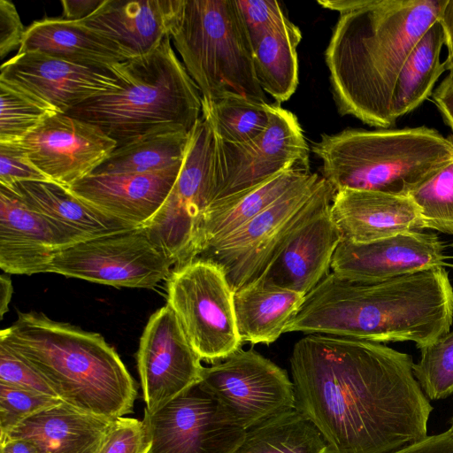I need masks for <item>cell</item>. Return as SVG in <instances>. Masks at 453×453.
Wrapping results in <instances>:
<instances>
[{
    "instance_id": "cell-1",
    "label": "cell",
    "mask_w": 453,
    "mask_h": 453,
    "mask_svg": "<svg viewBox=\"0 0 453 453\" xmlns=\"http://www.w3.org/2000/svg\"><path fill=\"white\" fill-rule=\"evenodd\" d=\"M412 357L379 342L312 334L290 357L296 409L330 453H392L425 440L433 406Z\"/></svg>"
},
{
    "instance_id": "cell-2",
    "label": "cell",
    "mask_w": 453,
    "mask_h": 453,
    "mask_svg": "<svg viewBox=\"0 0 453 453\" xmlns=\"http://www.w3.org/2000/svg\"><path fill=\"white\" fill-rule=\"evenodd\" d=\"M452 322L453 288L442 266L374 282L330 273L304 296L285 333L413 342L421 349L449 332Z\"/></svg>"
},
{
    "instance_id": "cell-3",
    "label": "cell",
    "mask_w": 453,
    "mask_h": 453,
    "mask_svg": "<svg viewBox=\"0 0 453 453\" xmlns=\"http://www.w3.org/2000/svg\"><path fill=\"white\" fill-rule=\"evenodd\" d=\"M446 0H361L340 13L325 60L338 111L386 129L395 85L410 52Z\"/></svg>"
},
{
    "instance_id": "cell-4",
    "label": "cell",
    "mask_w": 453,
    "mask_h": 453,
    "mask_svg": "<svg viewBox=\"0 0 453 453\" xmlns=\"http://www.w3.org/2000/svg\"><path fill=\"white\" fill-rule=\"evenodd\" d=\"M0 341L27 361L65 403L113 419L134 408L135 381L104 337L50 319L43 313H19L0 332Z\"/></svg>"
},
{
    "instance_id": "cell-5",
    "label": "cell",
    "mask_w": 453,
    "mask_h": 453,
    "mask_svg": "<svg viewBox=\"0 0 453 453\" xmlns=\"http://www.w3.org/2000/svg\"><path fill=\"white\" fill-rule=\"evenodd\" d=\"M171 42L168 36L150 53L110 67L119 88L66 114L97 127L117 147L154 133L190 132L202 114V96Z\"/></svg>"
},
{
    "instance_id": "cell-6",
    "label": "cell",
    "mask_w": 453,
    "mask_h": 453,
    "mask_svg": "<svg viewBox=\"0 0 453 453\" xmlns=\"http://www.w3.org/2000/svg\"><path fill=\"white\" fill-rule=\"evenodd\" d=\"M323 178L336 191L409 195L453 162V137L426 127L323 134L312 143Z\"/></svg>"
},
{
    "instance_id": "cell-7",
    "label": "cell",
    "mask_w": 453,
    "mask_h": 453,
    "mask_svg": "<svg viewBox=\"0 0 453 453\" xmlns=\"http://www.w3.org/2000/svg\"><path fill=\"white\" fill-rule=\"evenodd\" d=\"M171 40L202 100L267 103L236 0H184Z\"/></svg>"
},
{
    "instance_id": "cell-8",
    "label": "cell",
    "mask_w": 453,
    "mask_h": 453,
    "mask_svg": "<svg viewBox=\"0 0 453 453\" xmlns=\"http://www.w3.org/2000/svg\"><path fill=\"white\" fill-rule=\"evenodd\" d=\"M335 190L311 173L274 203L223 240L211 244L197 258L211 260L225 273L234 293L258 280L293 234Z\"/></svg>"
},
{
    "instance_id": "cell-9",
    "label": "cell",
    "mask_w": 453,
    "mask_h": 453,
    "mask_svg": "<svg viewBox=\"0 0 453 453\" xmlns=\"http://www.w3.org/2000/svg\"><path fill=\"white\" fill-rule=\"evenodd\" d=\"M215 137L202 116L190 131L187 152L166 200L144 227L174 268L198 257L203 216L215 195Z\"/></svg>"
},
{
    "instance_id": "cell-10",
    "label": "cell",
    "mask_w": 453,
    "mask_h": 453,
    "mask_svg": "<svg viewBox=\"0 0 453 453\" xmlns=\"http://www.w3.org/2000/svg\"><path fill=\"white\" fill-rule=\"evenodd\" d=\"M166 297L202 360H223L241 349L234 291L218 265L196 258L173 268L166 280Z\"/></svg>"
},
{
    "instance_id": "cell-11",
    "label": "cell",
    "mask_w": 453,
    "mask_h": 453,
    "mask_svg": "<svg viewBox=\"0 0 453 453\" xmlns=\"http://www.w3.org/2000/svg\"><path fill=\"white\" fill-rule=\"evenodd\" d=\"M172 261L142 226L62 249L49 273L114 288H153L171 274Z\"/></svg>"
},
{
    "instance_id": "cell-12",
    "label": "cell",
    "mask_w": 453,
    "mask_h": 453,
    "mask_svg": "<svg viewBox=\"0 0 453 453\" xmlns=\"http://www.w3.org/2000/svg\"><path fill=\"white\" fill-rule=\"evenodd\" d=\"M291 169L310 171L309 146L296 116L273 104L267 128L256 138L243 143H227L215 137L212 203Z\"/></svg>"
},
{
    "instance_id": "cell-13",
    "label": "cell",
    "mask_w": 453,
    "mask_h": 453,
    "mask_svg": "<svg viewBox=\"0 0 453 453\" xmlns=\"http://www.w3.org/2000/svg\"><path fill=\"white\" fill-rule=\"evenodd\" d=\"M199 383L246 429L296 409L288 372L251 349L203 367Z\"/></svg>"
},
{
    "instance_id": "cell-14",
    "label": "cell",
    "mask_w": 453,
    "mask_h": 453,
    "mask_svg": "<svg viewBox=\"0 0 453 453\" xmlns=\"http://www.w3.org/2000/svg\"><path fill=\"white\" fill-rule=\"evenodd\" d=\"M143 421L149 453H234L247 429L197 383L153 411Z\"/></svg>"
},
{
    "instance_id": "cell-15",
    "label": "cell",
    "mask_w": 453,
    "mask_h": 453,
    "mask_svg": "<svg viewBox=\"0 0 453 453\" xmlns=\"http://www.w3.org/2000/svg\"><path fill=\"white\" fill-rule=\"evenodd\" d=\"M136 359L148 411L199 383L204 367L168 304L150 317L140 338Z\"/></svg>"
},
{
    "instance_id": "cell-16",
    "label": "cell",
    "mask_w": 453,
    "mask_h": 453,
    "mask_svg": "<svg viewBox=\"0 0 453 453\" xmlns=\"http://www.w3.org/2000/svg\"><path fill=\"white\" fill-rule=\"evenodd\" d=\"M16 142L42 173L67 188L92 174L117 147L97 127L61 112Z\"/></svg>"
},
{
    "instance_id": "cell-17",
    "label": "cell",
    "mask_w": 453,
    "mask_h": 453,
    "mask_svg": "<svg viewBox=\"0 0 453 453\" xmlns=\"http://www.w3.org/2000/svg\"><path fill=\"white\" fill-rule=\"evenodd\" d=\"M0 71V81L62 113L119 88L110 70L77 65L39 51L17 52L2 64Z\"/></svg>"
},
{
    "instance_id": "cell-18",
    "label": "cell",
    "mask_w": 453,
    "mask_h": 453,
    "mask_svg": "<svg viewBox=\"0 0 453 453\" xmlns=\"http://www.w3.org/2000/svg\"><path fill=\"white\" fill-rule=\"evenodd\" d=\"M444 245L435 234L413 231L355 243L342 240L331 269L350 280L381 281L445 265Z\"/></svg>"
},
{
    "instance_id": "cell-19",
    "label": "cell",
    "mask_w": 453,
    "mask_h": 453,
    "mask_svg": "<svg viewBox=\"0 0 453 453\" xmlns=\"http://www.w3.org/2000/svg\"><path fill=\"white\" fill-rule=\"evenodd\" d=\"M181 165L146 173L90 174L68 189L112 218L143 226L166 200Z\"/></svg>"
},
{
    "instance_id": "cell-20",
    "label": "cell",
    "mask_w": 453,
    "mask_h": 453,
    "mask_svg": "<svg viewBox=\"0 0 453 453\" xmlns=\"http://www.w3.org/2000/svg\"><path fill=\"white\" fill-rule=\"evenodd\" d=\"M332 201L322 204L293 234L259 279L306 296L329 273L342 240L331 217Z\"/></svg>"
},
{
    "instance_id": "cell-21",
    "label": "cell",
    "mask_w": 453,
    "mask_h": 453,
    "mask_svg": "<svg viewBox=\"0 0 453 453\" xmlns=\"http://www.w3.org/2000/svg\"><path fill=\"white\" fill-rule=\"evenodd\" d=\"M66 247L49 220L0 185V268L5 273H49L55 255Z\"/></svg>"
},
{
    "instance_id": "cell-22",
    "label": "cell",
    "mask_w": 453,
    "mask_h": 453,
    "mask_svg": "<svg viewBox=\"0 0 453 453\" xmlns=\"http://www.w3.org/2000/svg\"><path fill=\"white\" fill-rule=\"evenodd\" d=\"M183 4L184 0H104L78 22L135 58L150 53L171 36Z\"/></svg>"
},
{
    "instance_id": "cell-23",
    "label": "cell",
    "mask_w": 453,
    "mask_h": 453,
    "mask_svg": "<svg viewBox=\"0 0 453 453\" xmlns=\"http://www.w3.org/2000/svg\"><path fill=\"white\" fill-rule=\"evenodd\" d=\"M330 213L342 240L355 243L424 229L419 208L410 196L341 189L334 196Z\"/></svg>"
},
{
    "instance_id": "cell-24",
    "label": "cell",
    "mask_w": 453,
    "mask_h": 453,
    "mask_svg": "<svg viewBox=\"0 0 453 453\" xmlns=\"http://www.w3.org/2000/svg\"><path fill=\"white\" fill-rule=\"evenodd\" d=\"M8 188L13 189L29 208L49 220L67 247L134 228L102 212L54 181H20Z\"/></svg>"
},
{
    "instance_id": "cell-25",
    "label": "cell",
    "mask_w": 453,
    "mask_h": 453,
    "mask_svg": "<svg viewBox=\"0 0 453 453\" xmlns=\"http://www.w3.org/2000/svg\"><path fill=\"white\" fill-rule=\"evenodd\" d=\"M26 51H39L77 65L107 70L132 58L115 42L78 21L62 17H46L26 27L18 52Z\"/></svg>"
},
{
    "instance_id": "cell-26",
    "label": "cell",
    "mask_w": 453,
    "mask_h": 453,
    "mask_svg": "<svg viewBox=\"0 0 453 453\" xmlns=\"http://www.w3.org/2000/svg\"><path fill=\"white\" fill-rule=\"evenodd\" d=\"M111 420L61 402L28 417L0 438L28 440L38 453H98Z\"/></svg>"
},
{
    "instance_id": "cell-27",
    "label": "cell",
    "mask_w": 453,
    "mask_h": 453,
    "mask_svg": "<svg viewBox=\"0 0 453 453\" xmlns=\"http://www.w3.org/2000/svg\"><path fill=\"white\" fill-rule=\"evenodd\" d=\"M304 296L261 279L236 290L234 305L241 340L254 344L275 342L285 333Z\"/></svg>"
},
{
    "instance_id": "cell-28",
    "label": "cell",
    "mask_w": 453,
    "mask_h": 453,
    "mask_svg": "<svg viewBox=\"0 0 453 453\" xmlns=\"http://www.w3.org/2000/svg\"><path fill=\"white\" fill-rule=\"evenodd\" d=\"M311 173L302 169L288 170L250 189L212 203L203 216L198 257L211 244L223 240L264 211Z\"/></svg>"
},
{
    "instance_id": "cell-29",
    "label": "cell",
    "mask_w": 453,
    "mask_h": 453,
    "mask_svg": "<svg viewBox=\"0 0 453 453\" xmlns=\"http://www.w3.org/2000/svg\"><path fill=\"white\" fill-rule=\"evenodd\" d=\"M443 31L437 19L417 42L398 74L391 103L394 119L415 110L433 94L445 71L441 63Z\"/></svg>"
},
{
    "instance_id": "cell-30",
    "label": "cell",
    "mask_w": 453,
    "mask_h": 453,
    "mask_svg": "<svg viewBox=\"0 0 453 453\" xmlns=\"http://www.w3.org/2000/svg\"><path fill=\"white\" fill-rule=\"evenodd\" d=\"M301 40L299 27L287 19L253 46L258 83L279 104L288 101L298 86L296 48Z\"/></svg>"
},
{
    "instance_id": "cell-31",
    "label": "cell",
    "mask_w": 453,
    "mask_h": 453,
    "mask_svg": "<svg viewBox=\"0 0 453 453\" xmlns=\"http://www.w3.org/2000/svg\"><path fill=\"white\" fill-rule=\"evenodd\" d=\"M190 132L165 131L116 147L92 174L146 173L183 163Z\"/></svg>"
},
{
    "instance_id": "cell-32",
    "label": "cell",
    "mask_w": 453,
    "mask_h": 453,
    "mask_svg": "<svg viewBox=\"0 0 453 453\" xmlns=\"http://www.w3.org/2000/svg\"><path fill=\"white\" fill-rule=\"evenodd\" d=\"M234 453H330L314 424L296 409L247 429Z\"/></svg>"
},
{
    "instance_id": "cell-33",
    "label": "cell",
    "mask_w": 453,
    "mask_h": 453,
    "mask_svg": "<svg viewBox=\"0 0 453 453\" xmlns=\"http://www.w3.org/2000/svg\"><path fill=\"white\" fill-rule=\"evenodd\" d=\"M271 104L226 97L202 100V117L212 128L215 137L227 143H243L260 135L270 122Z\"/></svg>"
},
{
    "instance_id": "cell-34",
    "label": "cell",
    "mask_w": 453,
    "mask_h": 453,
    "mask_svg": "<svg viewBox=\"0 0 453 453\" xmlns=\"http://www.w3.org/2000/svg\"><path fill=\"white\" fill-rule=\"evenodd\" d=\"M58 112L49 104L0 81V142L21 140Z\"/></svg>"
},
{
    "instance_id": "cell-35",
    "label": "cell",
    "mask_w": 453,
    "mask_h": 453,
    "mask_svg": "<svg viewBox=\"0 0 453 453\" xmlns=\"http://www.w3.org/2000/svg\"><path fill=\"white\" fill-rule=\"evenodd\" d=\"M420 349L413 364V374L429 400H441L453 394V331Z\"/></svg>"
},
{
    "instance_id": "cell-36",
    "label": "cell",
    "mask_w": 453,
    "mask_h": 453,
    "mask_svg": "<svg viewBox=\"0 0 453 453\" xmlns=\"http://www.w3.org/2000/svg\"><path fill=\"white\" fill-rule=\"evenodd\" d=\"M424 228L453 235V162L413 190Z\"/></svg>"
},
{
    "instance_id": "cell-37",
    "label": "cell",
    "mask_w": 453,
    "mask_h": 453,
    "mask_svg": "<svg viewBox=\"0 0 453 453\" xmlns=\"http://www.w3.org/2000/svg\"><path fill=\"white\" fill-rule=\"evenodd\" d=\"M61 402L58 397L0 382V435L8 434L28 417Z\"/></svg>"
},
{
    "instance_id": "cell-38",
    "label": "cell",
    "mask_w": 453,
    "mask_h": 453,
    "mask_svg": "<svg viewBox=\"0 0 453 453\" xmlns=\"http://www.w3.org/2000/svg\"><path fill=\"white\" fill-rule=\"evenodd\" d=\"M150 446L143 420L118 417L111 420L98 453H149Z\"/></svg>"
},
{
    "instance_id": "cell-39",
    "label": "cell",
    "mask_w": 453,
    "mask_h": 453,
    "mask_svg": "<svg viewBox=\"0 0 453 453\" xmlns=\"http://www.w3.org/2000/svg\"><path fill=\"white\" fill-rule=\"evenodd\" d=\"M236 3L252 47L288 19L275 0H236Z\"/></svg>"
},
{
    "instance_id": "cell-40",
    "label": "cell",
    "mask_w": 453,
    "mask_h": 453,
    "mask_svg": "<svg viewBox=\"0 0 453 453\" xmlns=\"http://www.w3.org/2000/svg\"><path fill=\"white\" fill-rule=\"evenodd\" d=\"M0 382L58 397L47 381L2 341H0Z\"/></svg>"
},
{
    "instance_id": "cell-41",
    "label": "cell",
    "mask_w": 453,
    "mask_h": 453,
    "mask_svg": "<svg viewBox=\"0 0 453 453\" xmlns=\"http://www.w3.org/2000/svg\"><path fill=\"white\" fill-rule=\"evenodd\" d=\"M50 180L17 142H0V185L12 187L20 181Z\"/></svg>"
},
{
    "instance_id": "cell-42",
    "label": "cell",
    "mask_w": 453,
    "mask_h": 453,
    "mask_svg": "<svg viewBox=\"0 0 453 453\" xmlns=\"http://www.w3.org/2000/svg\"><path fill=\"white\" fill-rule=\"evenodd\" d=\"M26 27L23 26L14 4L0 0V58L3 59L20 48Z\"/></svg>"
},
{
    "instance_id": "cell-43",
    "label": "cell",
    "mask_w": 453,
    "mask_h": 453,
    "mask_svg": "<svg viewBox=\"0 0 453 453\" xmlns=\"http://www.w3.org/2000/svg\"><path fill=\"white\" fill-rule=\"evenodd\" d=\"M392 453H453V439L444 432Z\"/></svg>"
},
{
    "instance_id": "cell-44",
    "label": "cell",
    "mask_w": 453,
    "mask_h": 453,
    "mask_svg": "<svg viewBox=\"0 0 453 453\" xmlns=\"http://www.w3.org/2000/svg\"><path fill=\"white\" fill-rule=\"evenodd\" d=\"M104 0H62V18L67 20H81L92 14Z\"/></svg>"
},
{
    "instance_id": "cell-45",
    "label": "cell",
    "mask_w": 453,
    "mask_h": 453,
    "mask_svg": "<svg viewBox=\"0 0 453 453\" xmlns=\"http://www.w3.org/2000/svg\"><path fill=\"white\" fill-rule=\"evenodd\" d=\"M432 97L445 122L453 131V86L439 87L433 91Z\"/></svg>"
},
{
    "instance_id": "cell-46",
    "label": "cell",
    "mask_w": 453,
    "mask_h": 453,
    "mask_svg": "<svg viewBox=\"0 0 453 453\" xmlns=\"http://www.w3.org/2000/svg\"><path fill=\"white\" fill-rule=\"evenodd\" d=\"M439 22L443 31L444 44L447 46L449 54H451L453 53V0H446Z\"/></svg>"
},
{
    "instance_id": "cell-47",
    "label": "cell",
    "mask_w": 453,
    "mask_h": 453,
    "mask_svg": "<svg viewBox=\"0 0 453 453\" xmlns=\"http://www.w3.org/2000/svg\"><path fill=\"white\" fill-rule=\"evenodd\" d=\"M0 453H38L35 445L23 438H0Z\"/></svg>"
},
{
    "instance_id": "cell-48",
    "label": "cell",
    "mask_w": 453,
    "mask_h": 453,
    "mask_svg": "<svg viewBox=\"0 0 453 453\" xmlns=\"http://www.w3.org/2000/svg\"><path fill=\"white\" fill-rule=\"evenodd\" d=\"M8 273L0 276V318L2 319L8 311V306L13 293V287Z\"/></svg>"
},
{
    "instance_id": "cell-49",
    "label": "cell",
    "mask_w": 453,
    "mask_h": 453,
    "mask_svg": "<svg viewBox=\"0 0 453 453\" xmlns=\"http://www.w3.org/2000/svg\"><path fill=\"white\" fill-rule=\"evenodd\" d=\"M445 71H449L446 78L440 83L439 87L449 88L453 86V53L449 54L447 59L443 62Z\"/></svg>"
},
{
    "instance_id": "cell-50",
    "label": "cell",
    "mask_w": 453,
    "mask_h": 453,
    "mask_svg": "<svg viewBox=\"0 0 453 453\" xmlns=\"http://www.w3.org/2000/svg\"><path fill=\"white\" fill-rule=\"evenodd\" d=\"M449 428L446 431L449 435L453 439V414L451 416V418L449 420Z\"/></svg>"
},
{
    "instance_id": "cell-51",
    "label": "cell",
    "mask_w": 453,
    "mask_h": 453,
    "mask_svg": "<svg viewBox=\"0 0 453 453\" xmlns=\"http://www.w3.org/2000/svg\"><path fill=\"white\" fill-rule=\"evenodd\" d=\"M453 246V245H452Z\"/></svg>"
}]
</instances>
